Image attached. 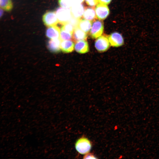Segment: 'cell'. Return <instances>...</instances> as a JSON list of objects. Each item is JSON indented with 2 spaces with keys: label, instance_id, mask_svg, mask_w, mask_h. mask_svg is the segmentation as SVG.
Wrapping results in <instances>:
<instances>
[{
  "label": "cell",
  "instance_id": "cell-21",
  "mask_svg": "<svg viewBox=\"0 0 159 159\" xmlns=\"http://www.w3.org/2000/svg\"><path fill=\"white\" fill-rule=\"evenodd\" d=\"M84 158H97L92 154L87 153L84 156Z\"/></svg>",
  "mask_w": 159,
  "mask_h": 159
},
{
  "label": "cell",
  "instance_id": "cell-20",
  "mask_svg": "<svg viewBox=\"0 0 159 159\" xmlns=\"http://www.w3.org/2000/svg\"><path fill=\"white\" fill-rule=\"evenodd\" d=\"M85 2L87 5L92 7L95 6L99 3L98 0H85Z\"/></svg>",
  "mask_w": 159,
  "mask_h": 159
},
{
  "label": "cell",
  "instance_id": "cell-24",
  "mask_svg": "<svg viewBox=\"0 0 159 159\" xmlns=\"http://www.w3.org/2000/svg\"><path fill=\"white\" fill-rule=\"evenodd\" d=\"M85 0H73V3H82Z\"/></svg>",
  "mask_w": 159,
  "mask_h": 159
},
{
  "label": "cell",
  "instance_id": "cell-14",
  "mask_svg": "<svg viewBox=\"0 0 159 159\" xmlns=\"http://www.w3.org/2000/svg\"><path fill=\"white\" fill-rule=\"evenodd\" d=\"M83 17L85 19L91 21L95 20L97 17L94 8L90 7L85 9Z\"/></svg>",
  "mask_w": 159,
  "mask_h": 159
},
{
  "label": "cell",
  "instance_id": "cell-18",
  "mask_svg": "<svg viewBox=\"0 0 159 159\" xmlns=\"http://www.w3.org/2000/svg\"><path fill=\"white\" fill-rule=\"evenodd\" d=\"M58 2L61 7L67 8H70L73 3V0H58Z\"/></svg>",
  "mask_w": 159,
  "mask_h": 159
},
{
  "label": "cell",
  "instance_id": "cell-12",
  "mask_svg": "<svg viewBox=\"0 0 159 159\" xmlns=\"http://www.w3.org/2000/svg\"><path fill=\"white\" fill-rule=\"evenodd\" d=\"M87 38L86 33L80 29L77 26L74 28L72 34V38L74 41L86 40Z\"/></svg>",
  "mask_w": 159,
  "mask_h": 159
},
{
  "label": "cell",
  "instance_id": "cell-15",
  "mask_svg": "<svg viewBox=\"0 0 159 159\" xmlns=\"http://www.w3.org/2000/svg\"><path fill=\"white\" fill-rule=\"evenodd\" d=\"M92 25V21L85 19H80L77 27L86 33L90 31Z\"/></svg>",
  "mask_w": 159,
  "mask_h": 159
},
{
  "label": "cell",
  "instance_id": "cell-13",
  "mask_svg": "<svg viewBox=\"0 0 159 159\" xmlns=\"http://www.w3.org/2000/svg\"><path fill=\"white\" fill-rule=\"evenodd\" d=\"M74 44L72 41L66 40L61 41L60 44L61 49L64 52H72L74 49Z\"/></svg>",
  "mask_w": 159,
  "mask_h": 159
},
{
  "label": "cell",
  "instance_id": "cell-23",
  "mask_svg": "<svg viewBox=\"0 0 159 159\" xmlns=\"http://www.w3.org/2000/svg\"><path fill=\"white\" fill-rule=\"evenodd\" d=\"M4 11L0 7V19L2 17L4 14Z\"/></svg>",
  "mask_w": 159,
  "mask_h": 159
},
{
  "label": "cell",
  "instance_id": "cell-6",
  "mask_svg": "<svg viewBox=\"0 0 159 159\" xmlns=\"http://www.w3.org/2000/svg\"><path fill=\"white\" fill-rule=\"evenodd\" d=\"M107 5L100 3L97 5L95 10L97 17L99 19H105L109 15V9Z\"/></svg>",
  "mask_w": 159,
  "mask_h": 159
},
{
  "label": "cell",
  "instance_id": "cell-1",
  "mask_svg": "<svg viewBox=\"0 0 159 159\" xmlns=\"http://www.w3.org/2000/svg\"><path fill=\"white\" fill-rule=\"evenodd\" d=\"M75 148L80 153L85 154L90 151L91 145L90 141L87 138L82 137L77 141L75 144Z\"/></svg>",
  "mask_w": 159,
  "mask_h": 159
},
{
  "label": "cell",
  "instance_id": "cell-7",
  "mask_svg": "<svg viewBox=\"0 0 159 159\" xmlns=\"http://www.w3.org/2000/svg\"><path fill=\"white\" fill-rule=\"evenodd\" d=\"M108 38L110 44L112 46L118 47L124 44L123 38L122 35L118 32H115L111 33Z\"/></svg>",
  "mask_w": 159,
  "mask_h": 159
},
{
  "label": "cell",
  "instance_id": "cell-4",
  "mask_svg": "<svg viewBox=\"0 0 159 159\" xmlns=\"http://www.w3.org/2000/svg\"><path fill=\"white\" fill-rule=\"evenodd\" d=\"M42 21L44 24L47 26H55L59 22L56 12L48 11L42 16Z\"/></svg>",
  "mask_w": 159,
  "mask_h": 159
},
{
  "label": "cell",
  "instance_id": "cell-3",
  "mask_svg": "<svg viewBox=\"0 0 159 159\" xmlns=\"http://www.w3.org/2000/svg\"><path fill=\"white\" fill-rule=\"evenodd\" d=\"M104 30V24L101 20H95L92 24L90 31V35L93 39H96L101 36Z\"/></svg>",
  "mask_w": 159,
  "mask_h": 159
},
{
  "label": "cell",
  "instance_id": "cell-17",
  "mask_svg": "<svg viewBox=\"0 0 159 159\" xmlns=\"http://www.w3.org/2000/svg\"><path fill=\"white\" fill-rule=\"evenodd\" d=\"M72 34L61 28L60 38L61 41L70 40L72 38Z\"/></svg>",
  "mask_w": 159,
  "mask_h": 159
},
{
  "label": "cell",
  "instance_id": "cell-16",
  "mask_svg": "<svg viewBox=\"0 0 159 159\" xmlns=\"http://www.w3.org/2000/svg\"><path fill=\"white\" fill-rule=\"evenodd\" d=\"M13 4L11 0H0V7L4 11L10 12L13 8Z\"/></svg>",
  "mask_w": 159,
  "mask_h": 159
},
{
  "label": "cell",
  "instance_id": "cell-5",
  "mask_svg": "<svg viewBox=\"0 0 159 159\" xmlns=\"http://www.w3.org/2000/svg\"><path fill=\"white\" fill-rule=\"evenodd\" d=\"M95 47L98 51L102 52L107 50L109 47L110 43L108 38L104 36H101L96 40Z\"/></svg>",
  "mask_w": 159,
  "mask_h": 159
},
{
  "label": "cell",
  "instance_id": "cell-10",
  "mask_svg": "<svg viewBox=\"0 0 159 159\" xmlns=\"http://www.w3.org/2000/svg\"><path fill=\"white\" fill-rule=\"evenodd\" d=\"M61 40L60 38L50 39L47 43V47L49 50L53 53H57L61 49L60 44Z\"/></svg>",
  "mask_w": 159,
  "mask_h": 159
},
{
  "label": "cell",
  "instance_id": "cell-2",
  "mask_svg": "<svg viewBox=\"0 0 159 159\" xmlns=\"http://www.w3.org/2000/svg\"><path fill=\"white\" fill-rule=\"evenodd\" d=\"M56 13L59 22L62 25L69 22L72 17L70 8L59 7Z\"/></svg>",
  "mask_w": 159,
  "mask_h": 159
},
{
  "label": "cell",
  "instance_id": "cell-22",
  "mask_svg": "<svg viewBox=\"0 0 159 159\" xmlns=\"http://www.w3.org/2000/svg\"><path fill=\"white\" fill-rule=\"evenodd\" d=\"M98 2L100 4L107 5L110 3L112 0H98Z\"/></svg>",
  "mask_w": 159,
  "mask_h": 159
},
{
  "label": "cell",
  "instance_id": "cell-9",
  "mask_svg": "<svg viewBox=\"0 0 159 159\" xmlns=\"http://www.w3.org/2000/svg\"><path fill=\"white\" fill-rule=\"evenodd\" d=\"M60 29L56 26H49L46 31V36L50 39L60 38Z\"/></svg>",
  "mask_w": 159,
  "mask_h": 159
},
{
  "label": "cell",
  "instance_id": "cell-8",
  "mask_svg": "<svg viewBox=\"0 0 159 159\" xmlns=\"http://www.w3.org/2000/svg\"><path fill=\"white\" fill-rule=\"evenodd\" d=\"M85 8L82 3H73L70 8L72 16L78 19H80L83 16Z\"/></svg>",
  "mask_w": 159,
  "mask_h": 159
},
{
  "label": "cell",
  "instance_id": "cell-11",
  "mask_svg": "<svg viewBox=\"0 0 159 159\" xmlns=\"http://www.w3.org/2000/svg\"><path fill=\"white\" fill-rule=\"evenodd\" d=\"M74 48L77 52L81 54L87 53L89 51V45L86 40L76 42Z\"/></svg>",
  "mask_w": 159,
  "mask_h": 159
},
{
  "label": "cell",
  "instance_id": "cell-19",
  "mask_svg": "<svg viewBox=\"0 0 159 159\" xmlns=\"http://www.w3.org/2000/svg\"><path fill=\"white\" fill-rule=\"evenodd\" d=\"M61 28L65 31L72 34L74 29V27L69 22H67L63 25Z\"/></svg>",
  "mask_w": 159,
  "mask_h": 159
}]
</instances>
